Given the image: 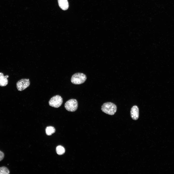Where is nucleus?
<instances>
[{"mask_svg":"<svg viewBox=\"0 0 174 174\" xmlns=\"http://www.w3.org/2000/svg\"><path fill=\"white\" fill-rule=\"evenodd\" d=\"M56 152L58 154L61 155L64 154L65 152V149L62 146L59 145L56 148Z\"/></svg>","mask_w":174,"mask_h":174,"instance_id":"obj_10","label":"nucleus"},{"mask_svg":"<svg viewBox=\"0 0 174 174\" xmlns=\"http://www.w3.org/2000/svg\"><path fill=\"white\" fill-rule=\"evenodd\" d=\"M4 153L0 151V161L2 160L4 157Z\"/></svg>","mask_w":174,"mask_h":174,"instance_id":"obj_12","label":"nucleus"},{"mask_svg":"<svg viewBox=\"0 0 174 174\" xmlns=\"http://www.w3.org/2000/svg\"><path fill=\"white\" fill-rule=\"evenodd\" d=\"M9 76L8 75L4 76L3 74L0 72V86L4 87L6 86L8 83V80L7 78Z\"/></svg>","mask_w":174,"mask_h":174,"instance_id":"obj_7","label":"nucleus"},{"mask_svg":"<svg viewBox=\"0 0 174 174\" xmlns=\"http://www.w3.org/2000/svg\"><path fill=\"white\" fill-rule=\"evenodd\" d=\"M64 107L65 109L69 111H75L78 108V102L76 99H70L65 103Z\"/></svg>","mask_w":174,"mask_h":174,"instance_id":"obj_3","label":"nucleus"},{"mask_svg":"<svg viewBox=\"0 0 174 174\" xmlns=\"http://www.w3.org/2000/svg\"><path fill=\"white\" fill-rule=\"evenodd\" d=\"M117 109L116 105L110 102L104 103L101 107V110L102 112L110 115H114L116 112Z\"/></svg>","mask_w":174,"mask_h":174,"instance_id":"obj_1","label":"nucleus"},{"mask_svg":"<svg viewBox=\"0 0 174 174\" xmlns=\"http://www.w3.org/2000/svg\"><path fill=\"white\" fill-rule=\"evenodd\" d=\"M58 5L62 10H67L69 7V4L67 0H58Z\"/></svg>","mask_w":174,"mask_h":174,"instance_id":"obj_8","label":"nucleus"},{"mask_svg":"<svg viewBox=\"0 0 174 174\" xmlns=\"http://www.w3.org/2000/svg\"><path fill=\"white\" fill-rule=\"evenodd\" d=\"M63 102V99L59 95H57L51 98L49 101V103L51 106L58 108L61 106Z\"/></svg>","mask_w":174,"mask_h":174,"instance_id":"obj_4","label":"nucleus"},{"mask_svg":"<svg viewBox=\"0 0 174 174\" xmlns=\"http://www.w3.org/2000/svg\"><path fill=\"white\" fill-rule=\"evenodd\" d=\"M55 131V129L53 127L49 126L47 127L45 129L46 134L48 135H50L54 133Z\"/></svg>","mask_w":174,"mask_h":174,"instance_id":"obj_9","label":"nucleus"},{"mask_svg":"<svg viewBox=\"0 0 174 174\" xmlns=\"http://www.w3.org/2000/svg\"><path fill=\"white\" fill-rule=\"evenodd\" d=\"M130 114L131 118L133 120H137L139 116V111L138 107L136 105L133 106L131 109Z\"/></svg>","mask_w":174,"mask_h":174,"instance_id":"obj_6","label":"nucleus"},{"mask_svg":"<svg viewBox=\"0 0 174 174\" xmlns=\"http://www.w3.org/2000/svg\"><path fill=\"white\" fill-rule=\"evenodd\" d=\"M9 171L7 167H0V174H9Z\"/></svg>","mask_w":174,"mask_h":174,"instance_id":"obj_11","label":"nucleus"},{"mask_svg":"<svg viewBox=\"0 0 174 174\" xmlns=\"http://www.w3.org/2000/svg\"><path fill=\"white\" fill-rule=\"evenodd\" d=\"M87 77L84 74L81 73H77L73 74L71 79V82L76 85L81 84L84 83L87 79Z\"/></svg>","mask_w":174,"mask_h":174,"instance_id":"obj_2","label":"nucleus"},{"mask_svg":"<svg viewBox=\"0 0 174 174\" xmlns=\"http://www.w3.org/2000/svg\"><path fill=\"white\" fill-rule=\"evenodd\" d=\"M30 82L29 79H22L18 81L16 83V87L17 90L21 91L29 87Z\"/></svg>","mask_w":174,"mask_h":174,"instance_id":"obj_5","label":"nucleus"}]
</instances>
